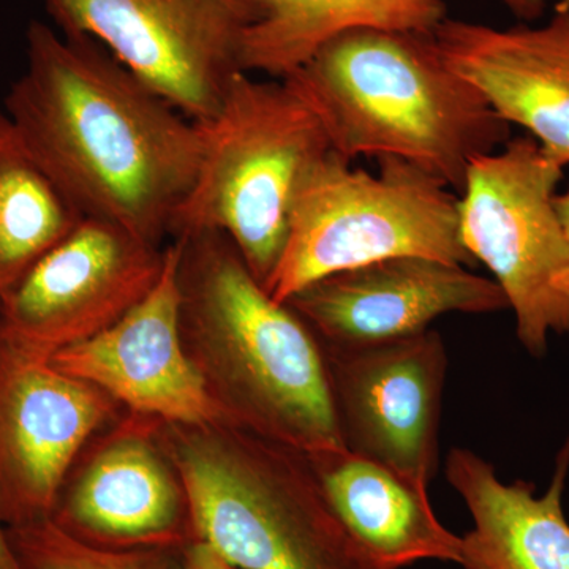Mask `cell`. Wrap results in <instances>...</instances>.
Returning a JSON list of instances; mask_svg holds the SVG:
<instances>
[{"label":"cell","instance_id":"6da1fadb","mask_svg":"<svg viewBox=\"0 0 569 569\" xmlns=\"http://www.w3.org/2000/svg\"><path fill=\"white\" fill-rule=\"evenodd\" d=\"M28 67L6 114L86 219L160 244L200 168L201 123L176 110L91 37L32 21Z\"/></svg>","mask_w":569,"mask_h":569},{"label":"cell","instance_id":"7a4b0ae2","mask_svg":"<svg viewBox=\"0 0 569 569\" xmlns=\"http://www.w3.org/2000/svg\"><path fill=\"white\" fill-rule=\"evenodd\" d=\"M284 81L343 159L395 157L459 192L471 160L509 138L508 123L445 61L433 32L351 29Z\"/></svg>","mask_w":569,"mask_h":569},{"label":"cell","instance_id":"3957f363","mask_svg":"<svg viewBox=\"0 0 569 569\" xmlns=\"http://www.w3.org/2000/svg\"><path fill=\"white\" fill-rule=\"evenodd\" d=\"M174 242L182 325L219 355L239 417L306 456L346 448L328 358L305 318L268 295L227 234Z\"/></svg>","mask_w":569,"mask_h":569},{"label":"cell","instance_id":"277c9868","mask_svg":"<svg viewBox=\"0 0 569 569\" xmlns=\"http://www.w3.org/2000/svg\"><path fill=\"white\" fill-rule=\"evenodd\" d=\"M171 236L220 231L266 290L284 244L296 193L335 151L323 122L290 82L238 73L211 121Z\"/></svg>","mask_w":569,"mask_h":569},{"label":"cell","instance_id":"5b68a950","mask_svg":"<svg viewBox=\"0 0 569 569\" xmlns=\"http://www.w3.org/2000/svg\"><path fill=\"white\" fill-rule=\"evenodd\" d=\"M377 174L336 151L306 176L266 291L277 302L336 272L396 257L477 263L460 238L459 198L421 168L383 157Z\"/></svg>","mask_w":569,"mask_h":569},{"label":"cell","instance_id":"8992f818","mask_svg":"<svg viewBox=\"0 0 569 569\" xmlns=\"http://www.w3.org/2000/svg\"><path fill=\"white\" fill-rule=\"evenodd\" d=\"M194 539L239 569H373L302 452L276 441L193 443L179 456Z\"/></svg>","mask_w":569,"mask_h":569},{"label":"cell","instance_id":"52a82bcc","mask_svg":"<svg viewBox=\"0 0 569 569\" xmlns=\"http://www.w3.org/2000/svg\"><path fill=\"white\" fill-rule=\"evenodd\" d=\"M561 176L535 138H515L471 160L459 198L463 246L492 272L515 312L519 342L537 358L550 335L569 336V306L556 290L569 269L556 204Z\"/></svg>","mask_w":569,"mask_h":569},{"label":"cell","instance_id":"ba28073f","mask_svg":"<svg viewBox=\"0 0 569 569\" xmlns=\"http://www.w3.org/2000/svg\"><path fill=\"white\" fill-rule=\"evenodd\" d=\"M67 36L91 37L193 122L211 121L242 73L254 0H44ZM246 73V71H244Z\"/></svg>","mask_w":569,"mask_h":569},{"label":"cell","instance_id":"9c48e42d","mask_svg":"<svg viewBox=\"0 0 569 569\" xmlns=\"http://www.w3.org/2000/svg\"><path fill=\"white\" fill-rule=\"evenodd\" d=\"M167 249L84 219L0 296V340L50 359L111 328L159 282Z\"/></svg>","mask_w":569,"mask_h":569},{"label":"cell","instance_id":"30bf717a","mask_svg":"<svg viewBox=\"0 0 569 569\" xmlns=\"http://www.w3.org/2000/svg\"><path fill=\"white\" fill-rule=\"evenodd\" d=\"M326 358L348 451L429 485L448 370L441 336L427 329L373 346L328 347Z\"/></svg>","mask_w":569,"mask_h":569},{"label":"cell","instance_id":"8fae6325","mask_svg":"<svg viewBox=\"0 0 569 569\" xmlns=\"http://www.w3.org/2000/svg\"><path fill=\"white\" fill-rule=\"evenodd\" d=\"M102 389L0 340V518H51L59 490L110 402Z\"/></svg>","mask_w":569,"mask_h":569},{"label":"cell","instance_id":"7c38bea8","mask_svg":"<svg viewBox=\"0 0 569 569\" xmlns=\"http://www.w3.org/2000/svg\"><path fill=\"white\" fill-rule=\"evenodd\" d=\"M287 305L336 348L419 335L447 313L509 309L496 280L426 257L388 258L336 272L291 296Z\"/></svg>","mask_w":569,"mask_h":569},{"label":"cell","instance_id":"4fadbf2b","mask_svg":"<svg viewBox=\"0 0 569 569\" xmlns=\"http://www.w3.org/2000/svg\"><path fill=\"white\" fill-rule=\"evenodd\" d=\"M48 361L67 376L110 392L133 410L204 425L219 417L203 376L182 342L179 247H167L162 276L127 316Z\"/></svg>","mask_w":569,"mask_h":569},{"label":"cell","instance_id":"5bb4252c","mask_svg":"<svg viewBox=\"0 0 569 569\" xmlns=\"http://www.w3.org/2000/svg\"><path fill=\"white\" fill-rule=\"evenodd\" d=\"M433 37L448 66L501 121L529 130L552 162L569 164V7L557 6L539 28L447 18Z\"/></svg>","mask_w":569,"mask_h":569},{"label":"cell","instance_id":"9a60e30c","mask_svg":"<svg viewBox=\"0 0 569 569\" xmlns=\"http://www.w3.org/2000/svg\"><path fill=\"white\" fill-rule=\"evenodd\" d=\"M306 458L329 508L373 569L425 560L459 565L462 538L438 520L429 485L347 448Z\"/></svg>","mask_w":569,"mask_h":569},{"label":"cell","instance_id":"2e32d148","mask_svg":"<svg viewBox=\"0 0 569 569\" xmlns=\"http://www.w3.org/2000/svg\"><path fill=\"white\" fill-rule=\"evenodd\" d=\"M569 438L557 458L549 489L518 479L507 485L477 452L452 448L445 473L462 497L473 529L462 538V569H569V522L563 492Z\"/></svg>","mask_w":569,"mask_h":569},{"label":"cell","instance_id":"e0dca14e","mask_svg":"<svg viewBox=\"0 0 569 569\" xmlns=\"http://www.w3.org/2000/svg\"><path fill=\"white\" fill-rule=\"evenodd\" d=\"M51 518L102 548L182 546L193 539L183 529L181 490L153 449L134 437L104 448Z\"/></svg>","mask_w":569,"mask_h":569},{"label":"cell","instance_id":"ac0fdd59","mask_svg":"<svg viewBox=\"0 0 569 569\" xmlns=\"http://www.w3.org/2000/svg\"><path fill=\"white\" fill-rule=\"evenodd\" d=\"M261 18L250 26L242 70L277 80L293 74L323 44L359 28L433 32L447 20L443 0H254Z\"/></svg>","mask_w":569,"mask_h":569},{"label":"cell","instance_id":"d6986e66","mask_svg":"<svg viewBox=\"0 0 569 569\" xmlns=\"http://www.w3.org/2000/svg\"><path fill=\"white\" fill-rule=\"evenodd\" d=\"M84 219L0 111V296Z\"/></svg>","mask_w":569,"mask_h":569},{"label":"cell","instance_id":"ffe728a7","mask_svg":"<svg viewBox=\"0 0 569 569\" xmlns=\"http://www.w3.org/2000/svg\"><path fill=\"white\" fill-rule=\"evenodd\" d=\"M22 569H179L182 546L111 549L74 537L52 518L10 527Z\"/></svg>","mask_w":569,"mask_h":569},{"label":"cell","instance_id":"44dd1931","mask_svg":"<svg viewBox=\"0 0 569 569\" xmlns=\"http://www.w3.org/2000/svg\"><path fill=\"white\" fill-rule=\"evenodd\" d=\"M179 569H239L228 563L206 542L200 539H190L186 542L181 553Z\"/></svg>","mask_w":569,"mask_h":569},{"label":"cell","instance_id":"7402d4cb","mask_svg":"<svg viewBox=\"0 0 569 569\" xmlns=\"http://www.w3.org/2000/svg\"><path fill=\"white\" fill-rule=\"evenodd\" d=\"M508 7L516 17L523 20H535L545 10L546 3L550 0H500ZM557 6L569 7V0H556Z\"/></svg>","mask_w":569,"mask_h":569},{"label":"cell","instance_id":"603a6c76","mask_svg":"<svg viewBox=\"0 0 569 569\" xmlns=\"http://www.w3.org/2000/svg\"><path fill=\"white\" fill-rule=\"evenodd\" d=\"M556 204L561 224H563V230L569 241V189L565 193L557 194ZM556 290L559 291L561 298H563L569 306V269L560 277L559 282L556 283Z\"/></svg>","mask_w":569,"mask_h":569},{"label":"cell","instance_id":"cb8c5ba5","mask_svg":"<svg viewBox=\"0 0 569 569\" xmlns=\"http://www.w3.org/2000/svg\"><path fill=\"white\" fill-rule=\"evenodd\" d=\"M0 569H22L17 553L11 548L9 531L0 518Z\"/></svg>","mask_w":569,"mask_h":569}]
</instances>
